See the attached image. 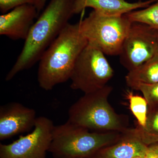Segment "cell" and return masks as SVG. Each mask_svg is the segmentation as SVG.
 Listing matches in <instances>:
<instances>
[{
  "instance_id": "obj_1",
  "label": "cell",
  "mask_w": 158,
  "mask_h": 158,
  "mask_svg": "<svg viewBox=\"0 0 158 158\" xmlns=\"http://www.w3.org/2000/svg\"><path fill=\"white\" fill-rule=\"evenodd\" d=\"M73 2L51 0L31 27L21 53L6 76V81H10L19 73L31 68L39 61L73 15Z\"/></svg>"
},
{
  "instance_id": "obj_2",
  "label": "cell",
  "mask_w": 158,
  "mask_h": 158,
  "mask_svg": "<svg viewBox=\"0 0 158 158\" xmlns=\"http://www.w3.org/2000/svg\"><path fill=\"white\" fill-rule=\"evenodd\" d=\"M88 44L79 22L69 23L40 59L37 81L40 88L52 90L70 80L76 61Z\"/></svg>"
},
{
  "instance_id": "obj_3",
  "label": "cell",
  "mask_w": 158,
  "mask_h": 158,
  "mask_svg": "<svg viewBox=\"0 0 158 158\" xmlns=\"http://www.w3.org/2000/svg\"><path fill=\"white\" fill-rule=\"evenodd\" d=\"M113 89L107 85L84 94L69 109L67 121L91 131L125 132L128 129L125 116L117 114L108 100Z\"/></svg>"
},
{
  "instance_id": "obj_4",
  "label": "cell",
  "mask_w": 158,
  "mask_h": 158,
  "mask_svg": "<svg viewBox=\"0 0 158 158\" xmlns=\"http://www.w3.org/2000/svg\"><path fill=\"white\" fill-rule=\"evenodd\" d=\"M123 133L91 131L67 121L55 126L49 152L56 158H85L119 140Z\"/></svg>"
},
{
  "instance_id": "obj_5",
  "label": "cell",
  "mask_w": 158,
  "mask_h": 158,
  "mask_svg": "<svg viewBox=\"0 0 158 158\" xmlns=\"http://www.w3.org/2000/svg\"><path fill=\"white\" fill-rule=\"evenodd\" d=\"M79 23L81 33L105 55L118 56L132 22L125 15H106L93 10Z\"/></svg>"
},
{
  "instance_id": "obj_6",
  "label": "cell",
  "mask_w": 158,
  "mask_h": 158,
  "mask_svg": "<svg viewBox=\"0 0 158 158\" xmlns=\"http://www.w3.org/2000/svg\"><path fill=\"white\" fill-rule=\"evenodd\" d=\"M105 54L88 44L78 57L71 75L70 88L84 94L99 90L107 85L114 75Z\"/></svg>"
},
{
  "instance_id": "obj_7",
  "label": "cell",
  "mask_w": 158,
  "mask_h": 158,
  "mask_svg": "<svg viewBox=\"0 0 158 158\" xmlns=\"http://www.w3.org/2000/svg\"><path fill=\"white\" fill-rule=\"evenodd\" d=\"M157 54V30L145 24L132 22L118 55L121 65L130 71Z\"/></svg>"
},
{
  "instance_id": "obj_8",
  "label": "cell",
  "mask_w": 158,
  "mask_h": 158,
  "mask_svg": "<svg viewBox=\"0 0 158 158\" xmlns=\"http://www.w3.org/2000/svg\"><path fill=\"white\" fill-rule=\"evenodd\" d=\"M55 126L45 116L37 117L33 131L11 144H0V158H46Z\"/></svg>"
},
{
  "instance_id": "obj_9",
  "label": "cell",
  "mask_w": 158,
  "mask_h": 158,
  "mask_svg": "<svg viewBox=\"0 0 158 158\" xmlns=\"http://www.w3.org/2000/svg\"><path fill=\"white\" fill-rule=\"evenodd\" d=\"M35 110L12 102L0 107V140L11 138L27 132L34 127L36 120Z\"/></svg>"
},
{
  "instance_id": "obj_10",
  "label": "cell",
  "mask_w": 158,
  "mask_h": 158,
  "mask_svg": "<svg viewBox=\"0 0 158 158\" xmlns=\"http://www.w3.org/2000/svg\"><path fill=\"white\" fill-rule=\"evenodd\" d=\"M39 14L36 6L26 4L0 16V35L10 39L25 40Z\"/></svg>"
},
{
  "instance_id": "obj_11",
  "label": "cell",
  "mask_w": 158,
  "mask_h": 158,
  "mask_svg": "<svg viewBox=\"0 0 158 158\" xmlns=\"http://www.w3.org/2000/svg\"><path fill=\"white\" fill-rule=\"evenodd\" d=\"M157 1L131 3L126 0H74L73 13L79 14L86 8H91L106 15H122L136 9L147 8Z\"/></svg>"
},
{
  "instance_id": "obj_12",
  "label": "cell",
  "mask_w": 158,
  "mask_h": 158,
  "mask_svg": "<svg viewBox=\"0 0 158 158\" xmlns=\"http://www.w3.org/2000/svg\"><path fill=\"white\" fill-rule=\"evenodd\" d=\"M148 149L132 129L128 128L115 144L102 148L93 156L94 158H133L145 156Z\"/></svg>"
},
{
  "instance_id": "obj_13",
  "label": "cell",
  "mask_w": 158,
  "mask_h": 158,
  "mask_svg": "<svg viewBox=\"0 0 158 158\" xmlns=\"http://www.w3.org/2000/svg\"><path fill=\"white\" fill-rule=\"evenodd\" d=\"M125 80L127 85L132 89L139 84L158 83V54L128 71Z\"/></svg>"
},
{
  "instance_id": "obj_14",
  "label": "cell",
  "mask_w": 158,
  "mask_h": 158,
  "mask_svg": "<svg viewBox=\"0 0 158 158\" xmlns=\"http://www.w3.org/2000/svg\"><path fill=\"white\" fill-rule=\"evenodd\" d=\"M138 138L147 146L158 143V107L149 109L146 124L132 129Z\"/></svg>"
},
{
  "instance_id": "obj_15",
  "label": "cell",
  "mask_w": 158,
  "mask_h": 158,
  "mask_svg": "<svg viewBox=\"0 0 158 158\" xmlns=\"http://www.w3.org/2000/svg\"><path fill=\"white\" fill-rule=\"evenodd\" d=\"M125 15L131 22L145 24L158 30V0L147 8L131 11Z\"/></svg>"
},
{
  "instance_id": "obj_16",
  "label": "cell",
  "mask_w": 158,
  "mask_h": 158,
  "mask_svg": "<svg viewBox=\"0 0 158 158\" xmlns=\"http://www.w3.org/2000/svg\"><path fill=\"white\" fill-rule=\"evenodd\" d=\"M127 98L129 101L130 110L137 119L138 125L144 127L149 110L147 101L144 97L135 95L132 92L127 93Z\"/></svg>"
},
{
  "instance_id": "obj_17",
  "label": "cell",
  "mask_w": 158,
  "mask_h": 158,
  "mask_svg": "<svg viewBox=\"0 0 158 158\" xmlns=\"http://www.w3.org/2000/svg\"><path fill=\"white\" fill-rule=\"evenodd\" d=\"M134 90L141 91L148 104L149 109L158 107V83L139 84Z\"/></svg>"
},
{
  "instance_id": "obj_18",
  "label": "cell",
  "mask_w": 158,
  "mask_h": 158,
  "mask_svg": "<svg viewBox=\"0 0 158 158\" xmlns=\"http://www.w3.org/2000/svg\"><path fill=\"white\" fill-rule=\"evenodd\" d=\"M40 0H0V11L2 14L7 13L18 6L30 4L36 6L37 9Z\"/></svg>"
},
{
  "instance_id": "obj_19",
  "label": "cell",
  "mask_w": 158,
  "mask_h": 158,
  "mask_svg": "<svg viewBox=\"0 0 158 158\" xmlns=\"http://www.w3.org/2000/svg\"><path fill=\"white\" fill-rule=\"evenodd\" d=\"M144 158H158V154L148 147V149L144 156Z\"/></svg>"
},
{
  "instance_id": "obj_20",
  "label": "cell",
  "mask_w": 158,
  "mask_h": 158,
  "mask_svg": "<svg viewBox=\"0 0 158 158\" xmlns=\"http://www.w3.org/2000/svg\"><path fill=\"white\" fill-rule=\"evenodd\" d=\"M47 0H40V3L38 8H37V11L38 13L40 12L41 10L43 9L44 7L45 6Z\"/></svg>"
},
{
  "instance_id": "obj_21",
  "label": "cell",
  "mask_w": 158,
  "mask_h": 158,
  "mask_svg": "<svg viewBox=\"0 0 158 158\" xmlns=\"http://www.w3.org/2000/svg\"><path fill=\"white\" fill-rule=\"evenodd\" d=\"M151 148L156 153L158 154V143L157 144H153V145H151V146H148Z\"/></svg>"
},
{
  "instance_id": "obj_22",
  "label": "cell",
  "mask_w": 158,
  "mask_h": 158,
  "mask_svg": "<svg viewBox=\"0 0 158 158\" xmlns=\"http://www.w3.org/2000/svg\"><path fill=\"white\" fill-rule=\"evenodd\" d=\"M133 158H144V156H137Z\"/></svg>"
},
{
  "instance_id": "obj_23",
  "label": "cell",
  "mask_w": 158,
  "mask_h": 158,
  "mask_svg": "<svg viewBox=\"0 0 158 158\" xmlns=\"http://www.w3.org/2000/svg\"><path fill=\"white\" fill-rule=\"evenodd\" d=\"M157 38L158 40V30H157Z\"/></svg>"
},
{
  "instance_id": "obj_24",
  "label": "cell",
  "mask_w": 158,
  "mask_h": 158,
  "mask_svg": "<svg viewBox=\"0 0 158 158\" xmlns=\"http://www.w3.org/2000/svg\"><path fill=\"white\" fill-rule=\"evenodd\" d=\"M144 0H138V1H140V2H142V1H144Z\"/></svg>"
}]
</instances>
